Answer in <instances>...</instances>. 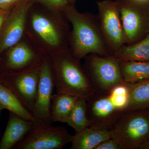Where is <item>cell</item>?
I'll use <instances>...</instances> for the list:
<instances>
[{
    "label": "cell",
    "mask_w": 149,
    "mask_h": 149,
    "mask_svg": "<svg viewBox=\"0 0 149 149\" xmlns=\"http://www.w3.org/2000/svg\"><path fill=\"white\" fill-rule=\"evenodd\" d=\"M69 1V2L70 3H72L74 2L75 1H76V0H68Z\"/></svg>",
    "instance_id": "cell-31"
},
{
    "label": "cell",
    "mask_w": 149,
    "mask_h": 149,
    "mask_svg": "<svg viewBox=\"0 0 149 149\" xmlns=\"http://www.w3.org/2000/svg\"><path fill=\"white\" fill-rule=\"evenodd\" d=\"M10 9L8 10L3 11L0 12V34L1 32L2 29L3 25L4 24L5 22L8 17L10 13Z\"/></svg>",
    "instance_id": "cell-26"
},
{
    "label": "cell",
    "mask_w": 149,
    "mask_h": 149,
    "mask_svg": "<svg viewBox=\"0 0 149 149\" xmlns=\"http://www.w3.org/2000/svg\"><path fill=\"white\" fill-rule=\"evenodd\" d=\"M120 61L121 75L125 83L149 78V61Z\"/></svg>",
    "instance_id": "cell-20"
},
{
    "label": "cell",
    "mask_w": 149,
    "mask_h": 149,
    "mask_svg": "<svg viewBox=\"0 0 149 149\" xmlns=\"http://www.w3.org/2000/svg\"><path fill=\"white\" fill-rule=\"evenodd\" d=\"M1 74H16L40 69L45 56L36 54L26 43L19 42L7 50Z\"/></svg>",
    "instance_id": "cell-9"
},
{
    "label": "cell",
    "mask_w": 149,
    "mask_h": 149,
    "mask_svg": "<svg viewBox=\"0 0 149 149\" xmlns=\"http://www.w3.org/2000/svg\"><path fill=\"white\" fill-rule=\"evenodd\" d=\"M40 69L16 74H2V84L32 112L40 79Z\"/></svg>",
    "instance_id": "cell-8"
},
{
    "label": "cell",
    "mask_w": 149,
    "mask_h": 149,
    "mask_svg": "<svg viewBox=\"0 0 149 149\" xmlns=\"http://www.w3.org/2000/svg\"><path fill=\"white\" fill-rule=\"evenodd\" d=\"M66 123L74 129L75 133H79L91 126V122L87 115V99H78Z\"/></svg>",
    "instance_id": "cell-21"
},
{
    "label": "cell",
    "mask_w": 149,
    "mask_h": 149,
    "mask_svg": "<svg viewBox=\"0 0 149 149\" xmlns=\"http://www.w3.org/2000/svg\"><path fill=\"white\" fill-rule=\"evenodd\" d=\"M110 130L122 149H139L149 139V111L124 112Z\"/></svg>",
    "instance_id": "cell-3"
},
{
    "label": "cell",
    "mask_w": 149,
    "mask_h": 149,
    "mask_svg": "<svg viewBox=\"0 0 149 149\" xmlns=\"http://www.w3.org/2000/svg\"><path fill=\"white\" fill-rule=\"evenodd\" d=\"M148 110L149 111V107L148 108Z\"/></svg>",
    "instance_id": "cell-32"
},
{
    "label": "cell",
    "mask_w": 149,
    "mask_h": 149,
    "mask_svg": "<svg viewBox=\"0 0 149 149\" xmlns=\"http://www.w3.org/2000/svg\"><path fill=\"white\" fill-rule=\"evenodd\" d=\"M97 5L101 31L110 54L113 56L126 45L118 6L115 0L99 1Z\"/></svg>",
    "instance_id": "cell-7"
},
{
    "label": "cell",
    "mask_w": 149,
    "mask_h": 149,
    "mask_svg": "<svg viewBox=\"0 0 149 149\" xmlns=\"http://www.w3.org/2000/svg\"><path fill=\"white\" fill-rule=\"evenodd\" d=\"M31 4L29 0H23L12 8L0 34V56L21 40Z\"/></svg>",
    "instance_id": "cell-11"
},
{
    "label": "cell",
    "mask_w": 149,
    "mask_h": 149,
    "mask_svg": "<svg viewBox=\"0 0 149 149\" xmlns=\"http://www.w3.org/2000/svg\"><path fill=\"white\" fill-rule=\"evenodd\" d=\"M111 100L116 109L124 112L129 102V89L126 83L115 86L109 93Z\"/></svg>",
    "instance_id": "cell-22"
},
{
    "label": "cell",
    "mask_w": 149,
    "mask_h": 149,
    "mask_svg": "<svg viewBox=\"0 0 149 149\" xmlns=\"http://www.w3.org/2000/svg\"><path fill=\"white\" fill-rule=\"evenodd\" d=\"M3 109H4L3 108V107H2L0 105V116H1L2 111Z\"/></svg>",
    "instance_id": "cell-30"
},
{
    "label": "cell",
    "mask_w": 149,
    "mask_h": 149,
    "mask_svg": "<svg viewBox=\"0 0 149 149\" xmlns=\"http://www.w3.org/2000/svg\"><path fill=\"white\" fill-rule=\"evenodd\" d=\"M94 149H122L116 140L113 138L107 139L99 144Z\"/></svg>",
    "instance_id": "cell-24"
},
{
    "label": "cell",
    "mask_w": 149,
    "mask_h": 149,
    "mask_svg": "<svg viewBox=\"0 0 149 149\" xmlns=\"http://www.w3.org/2000/svg\"><path fill=\"white\" fill-rule=\"evenodd\" d=\"M72 137L65 127L39 121L13 149H61Z\"/></svg>",
    "instance_id": "cell-6"
},
{
    "label": "cell",
    "mask_w": 149,
    "mask_h": 149,
    "mask_svg": "<svg viewBox=\"0 0 149 149\" xmlns=\"http://www.w3.org/2000/svg\"><path fill=\"white\" fill-rule=\"evenodd\" d=\"M139 149H149V139L142 144Z\"/></svg>",
    "instance_id": "cell-27"
},
{
    "label": "cell",
    "mask_w": 149,
    "mask_h": 149,
    "mask_svg": "<svg viewBox=\"0 0 149 149\" xmlns=\"http://www.w3.org/2000/svg\"><path fill=\"white\" fill-rule=\"evenodd\" d=\"M87 100V115L91 126L111 130L124 112L116 109L108 95L95 93Z\"/></svg>",
    "instance_id": "cell-12"
},
{
    "label": "cell",
    "mask_w": 149,
    "mask_h": 149,
    "mask_svg": "<svg viewBox=\"0 0 149 149\" xmlns=\"http://www.w3.org/2000/svg\"><path fill=\"white\" fill-rule=\"evenodd\" d=\"M85 58L83 68L96 93L108 95L115 86L125 83L121 75L120 61L114 56L91 54Z\"/></svg>",
    "instance_id": "cell-4"
},
{
    "label": "cell",
    "mask_w": 149,
    "mask_h": 149,
    "mask_svg": "<svg viewBox=\"0 0 149 149\" xmlns=\"http://www.w3.org/2000/svg\"><path fill=\"white\" fill-rule=\"evenodd\" d=\"M37 122L27 120L9 112L7 125L0 141V149L13 148Z\"/></svg>",
    "instance_id": "cell-14"
},
{
    "label": "cell",
    "mask_w": 149,
    "mask_h": 149,
    "mask_svg": "<svg viewBox=\"0 0 149 149\" xmlns=\"http://www.w3.org/2000/svg\"><path fill=\"white\" fill-rule=\"evenodd\" d=\"M134 1L136 2L142 4H149V0H133Z\"/></svg>",
    "instance_id": "cell-28"
},
{
    "label": "cell",
    "mask_w": 149,
    "mask_h": 149,
    "mask_svg": "<svg viewBox=\"0 0 149 149\" xmlns=\"http://www.w3.org/2000/svg\"><path fill=\"white\" fill-rule=\"evenodd\" d=\"M19 0H0V12L8 10Z\"/></svg>",
    "instance_id": "cell-25"
},
{
    "label": "cell",
    "mask_w": 149,
    "mask_h": 149,
    "mask_svg": "<svg viewBox=\"0 0 149 149\" xmlns=\"http://www.w3.org/2000/svg\"><path fill=\"white\" fill-rule=\"evenodd\" d=\"M67 20L71 23L70 33V53L80 60L91 54L111 55L102 34L97 16L89 13H81L72 5L63 11Z\"/></svg>",
    "instance_id": "cell-1"
},
{
    "label": "cell",
    "mask_w": 149,
    "mask_h": 149,
    "mask_svg": "<svg viewBox=\"0 0 149 149\" xmlns=\"http://www.w3.org/2000/svg\"><path fill=\"white\" fill-rule=\"evenodd\" d=\"M120 12L126 45L139 42L149 33V4L133 0H115Z\"/></svg>",
    "instance_id": "cell-5"
},
{
    "label": "cell",
    "mask_w": 149,
    "mask_h": 149,
    "mask_svg": "<svg viewBox=\"0 0 149 149\" xmlns=\"http://www.w3.org/2000/svg\"><path fill=\"white\" fill-rule=\"evenodd\" d=\"M55 88L49 56H46L40 68L36 100L32 113L39 120L51 124V107Z\"/></svg>",
    "instance_id": "cell-10"
},
{
    "label": "cell",
    "mask_w": 149,
    "mask_h": 149,
    "mask_svg": "<svg viewBox=\"0 0 149 149\" xmlns=\"http://www.w3.org/2000/svg\"><path fill=\"white\" fill-rule=\"evenodd\" d=\"M79 98L75 96L56 93L52 98L50 122L66 123Z\"/></svg>",
    "instance_id": "cell-16"
},
{
    "label": "cell",
    "mask_w": 149,
    "mask_h": 149,
    "mask_svg": "<svg viewBox=\"0 0 149 149\" xmlns=\"http://www.w3.org/2000/svg\"><path fill=\"white\" fill-rule=\"evenodd\" d=\"M129 89V102L125 111L148 109L149 107V78L126 83Z\"/></svg>",
    "instance_id": "cell-17"
},
{
    "label": "cell",
    "mask_w": 149,
    "mask_h": 149,
    "mask_svg": "<svg viewBox=\"0 0 149 149\" xmlns=\"http://www.w3.org/2000/svg\"><path fill=\"white\" fill-rule=\"evenodd\" d=\"M31 22L34 32L46 45L54 49L56 48L58 52L68 49L70 33L66 24L56 25L48 17L38 13L32 15Z\"/></svg>",
    "instance_id": "cell-13"
},
{
    "label": "cell",
    "mask_w": 149,
    "mask_h": 149,
    "mask_svg": "<svg viewBox=\"0 0 149 149\" xmlns=\"http://www.w3.org/2000/svg\"><path fill=\"white\" fill-rule=\"evenodd\" d=\"M40 1L51 7L61 10L63 11L67 7L70 5L68 0H40Z\"/></svg>",
    "instance_id": "cell-23"
},
{
    "label": "cell",
    "mask_w": 149,
    "mask_h": 149,
    "mask_svg": "<svg viewBox=\"0 0 149 149\" xmlns=\"http://www.w3.org/2000/svg\"><path fill=\"white\" fill-rule=\"evenodd\" d=\"M0 105L4 109L8 110L24 119L33 122L39 121L15 95L1 83H0Z\"/></svg>",
    "instance_id": "cell-19"
},
{
    "label": "cell",
    "mask_w": 149,
    "mask_h": 149,
    "mask_svg": "<svg viewBox=\"0 0 149 149\" xmlns=\"http://www.w3.org/2000/svg\"><path fill=\"white\" fill-rule=\"evenodd\" d=\"M113 56L122 61H149V33L137 42L123 46Z\"/></svg>",
    "instance_id": "cell-18"
},
{
    "label": "cell",
    "mask_w": 149,
    "mask_h": 149,
    "mask_svg": "<svg viewBox=\"0 0 149 149\" xmlns=\"http://www.w3.org/2000/svg\"><path fill=\"white\" fill-rule=\"evenodd\" d=\"M0 83H2V76L1 72H0Z\"/></svg>",
    "instance_id": "cell-29"
},
{
    "label": "cell",
    "mask_w": 149,
    "mask_h": 149,
    "mask_svg": "<svg viewBox=\"0 0 149 149\" xmlns=\"http://www.w3.org/2000/svg\"><path fill=\"white\" fill-rule=\"evenodd\" d=\"M111 138L110 129L90 126L73 135L70 149H94L103 141Z\"/></svg>",
    "instance_id": "cell-15"
},
{
    "label": "cell",
    "mask_w": 149,
    "mask_h": 149,
    "mask_svg": "<svg viewBox=\"0 0 149 149\" xmlns=\"http://www.w3.org/2000/svg\"><path fill=\"white\" fill-rule=\"evenodd\" d=\"M49 58L56 93L87 99L96 93L80 60L74 58L69 49Z\"/></svg>",
    "instance_id": "cell-2"
}]
</instances>
